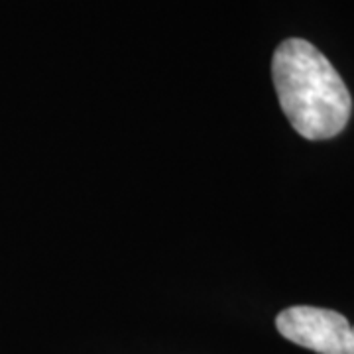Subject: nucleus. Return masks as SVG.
Instances as JSON below:
<instances>
[{
	"instance_id": "obj_1",
	"label": "nucleus",
	"mask_w": 354,
	"mask_h": 354,
	"mask_svg": "<svg viewBox=\"0 0 354 354\" xmlns=\"http://www.w3.org/2000/svg\"><path fill=\"white\" fill-rule=\"evenodd\" d=\"M272 79L279 106L299 136L329 140L346 128L351 93L329 59L307 39L279 44L272 57Z\"/></svg>"
},
{
	"instance_id": "obj_2",
	"label": "nucleus",
	"mask_w": 354,
	"mask_h": 354,
	"mask_svg": "<svg viewBox=\"0 0 354 354\" xmlns=\"http://www.w3.org/2000/svg\"><path fill=\"white\" fill-rule=\"evenodd\" d=\"M276 329L288 341L319 354H344L351 330L346 317L311 305H293L276 317Z\"/></svg>"
},
{
	"instance_id": "obj_3",
	"label": "nucleus",
	"mask_w": 354,
	"mask_h": 354,
	"mask_svg": "<svg viewBox=\"0 0 354 354\" xmlns=\"http://www.w3.org/2000/svg\"><path fill=\"white\" fill-rule=\"evenodd\" d=\"M344 354H354V327H351L348 330V337L344 342Z\"/></svg>"
}]
</instances>
